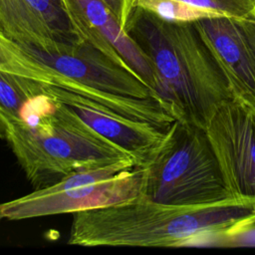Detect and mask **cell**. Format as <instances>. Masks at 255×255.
Masks as SVG:
<instances>
[{
	"label": "cell",
	"instance_id": "1",
	"mask_svg": "<svg viewBox=\"0 0 255 255\" xmlns=\"http://www.w3.org/2000/svg\"><path fill=\"white\" fill-rule=\"evenodd\" d=\"M255 228V200L170 205L143 197L74 213L68 243L80 246L180 247Z\"/></svg>",
	"mask_w": 255,
	"mask_h": 255
},
{
	"label": "cell",
	"instance_id": "2",
	"mask_svg": "<svg viewBox=\"0 0 255 255\" xmlns=\"http://www.w3.org/2000/svg\"><path fill=\"white\" fill-rule=\"evenodd\" d=\"M126 32L150 60L159 98L176 120L205 128L233 99L227 81L193 22H170L133 6Z\"/></svg>",
	"mask_w": 255,
	"mask_h": 255
},
{
	"label": "cell",
	"instance_id": "3",
	"mask_svg": "<svg viewBox=\"0 0 255 255\" xmlns=\"http://www.w3.org/2000/svg\"><path fill=\"white\" fill-rule=\"evenodd\" d=\"M44 83L16 118L0 122V137L9 144L36 189L75 171L119 161L137 164L131 155L95 132L48 94Z\"/></svg>",
	"mask_w": 255,
	"mask_h": 255
},
{
	"label": "cell",
	"instance_id": "4",
	"mask_svg": "<svg viewBox=\"0 0 255 255\" xmlns=\"http://www.w3.org/2000/svg\"><path fill=\"white\" fill-rule=\"evenodd\" d=\"M143 168L141 196L170 205L228 201L229 192L205 129L175 120Z\"/></svg>",
	"mask_w": 255,
	"mask_h": 255
},
{
	"label": "cell",
	"instance_id": "5",
	"mask_svg": "<svg viewBox=\"0 0 255 255\" xmlns=\"http://www.w3.org/2000/svg\"><path fill=\"white\" fill-rule=\"evenodd\" d=\"M143 168L133 161L72 172L58 182L0 203V216L23 220L75 213L128 202L141 196Z\"/></svg>",
	"mask_w": 255,
	"mask_h": 255
},
{
	"label": "cell",
	"instance_id": "6",
	"mask_svg": "<svg viewBox=\"0 0 255 255\" xmlns=\"http://www.w3.org/2000/svg\"><path fill=\"white\" fill-rule=\"evenodd\" d=\"M16 44L38 64L83 86L116 96L152 98L160 102L141 79L88 41L83 40L74 45H56L47 49Z\"/></svg>",
	"mask_w": 255,
	"mask_h": 255
},
{
	"label": "cell",
	"instance_id": "7",
	"mask_svg": "<svg viewBox=\"0 0 255 255\" xmlns=\"http://www.w3.org/2000/svg\"><path fill=\"white\" fill-rule=\"evenodd\" d=\"M204 129L231 195L255 200V110L232 99Z\"/></svg>",
	"mask_w": 255,
	"mask_h": 255
},
{
	"label": "cell",
	"instance_id": "8",
	"mask_svg": "<svg viewBox=\"0 0 255 255\" xmlns=\"http://www.w3.org/2000/svg\"><path fill=\"white\" fill-rule=\"evenodd\" d=\"M223 73L234 100L255 110V16L193 22Z\"/></svg>",
	"mask_w": 255,
	"mask_h": 255
},
{
	"label": "cell",
	"instance_id": "9",
	"mask_svg": "<svg viewBox=\"0 0 255 255\" xmlns=\"http://www.w3.org/2000/svg\"><path fill=\"white\" fill-rule=\"evenodd\" d=\"M63 1L82 39L141 79L162 104L159 82L150 60L126 32L108 5L103 0Z\"/></svg>",
	"mask_w": 255,
	"mask_h": 255
},
{
	"label": "cell",
	"instance_id": "10",
	"mask_svg": "<svg viewBox=\"0 0 255 255\" xmlns=\"http://www.w3.org/2000/svg\"><path fill=\"white\" fill-rule=\"evenodd\" d=\"M44 89L91 129L131 155L138 165L148 161L168 128L128 118L52 84L44 83Z\"/></svg>",
	"mask_w": 255,
	"mask_h": 255
},
{
	"label": "cell",
	"instance_id": "11",
	"mask_svg": "<svg viewBox=\"0 0 255 255\" xmlns=\"http://www.w3.org/2000/svg\"><path fill=\"white\" fill-rule=\"evenodd\" d=\"M43 83L0 70V122L16 118L25 103L41 92Z\"/></svg>",
	"mask_w": 255,
	"mask_h": 255
},
{
	"label": "cell",
	"instance_id": "12",
	"mask_svg": "<svg viewBox=\"0 0 255 255\" xmlns=\"http://www.w3.org/2000/svg\"><path fill=\"white\" fill-rule=\"evenodd\" d=\"M0 70L52 84L57 75L29 58L19 46L0 31Z\"/></svg>",
	"mask_w": 255,
	"mask_h": 255
},
{
	"label": "cell",
	"instance_id": "13",
	"mask_svg": "<svg viewBox=\"0 0 255 255\" xmlns=\"http://www.w3.org/2000/svg\"><path fill=\"white\" fill-rule=\"evenodd\" d=\"M134 6L141 7L170 22H194L204 17L223 16L177 0H134Z\"/></svg>",
	"mask_w": 255,
	"mask_h": 255
},
{
	"label": "cell",
	"instance_id": "14",
	"mask_svg": "<svg viewBox=\"0 0 255 255\" xmlns=\"http://www.w3.org/2000/svg\"><path fill=\"white\" fill-rule=\"evenodd\" d=\"M217 15L246 18L254 16L255 0H177Z\"/></svg>",
	"mask_w": 255,
	"mask_h": 255
},
{
	"label": "cell",
	"instance_id": "15",
	"mask_svg": "<svg viewBox=\"0 0 255 255\" xmlns=\"http://www.w3.org/2000/svg\"><path fill=\"white\" fill-rule=\"evenodd\" d=\"M103 1L117 16L121 25L125 29L129 13L134 6V0H103Z\"/></svg>",
	"mask_w": 255,
	"mask_h": 255
},
{
	"label": "cell",
	"instance_id": "16",
	"mask_svg": "<svg viewBox=\"0 0 255 255\" xmlns=\"http://www.w3.org/2000/svg\"><path fill=\"white\" fill-rule=\"evenodd\" d=\"M1 219H2V218H1V216H0V220H1Z\"/></svg>",
	"mask_w": 255,
	"mask_h": 255
},
{
	"label": "cell",
	"instance_id": "17",
	"mask_svg": "<svg viewBox=\"0 0 255 255\" xmlns=\"http://www.w3.org/2000/svg\"><path fill=\"white\" fill-rule=\"evenodd\" d=\"M254 16H255V13H254Z\"/></svg>",
	"mask_w": 255,
	"mask_h": 255
}]
</instances>
